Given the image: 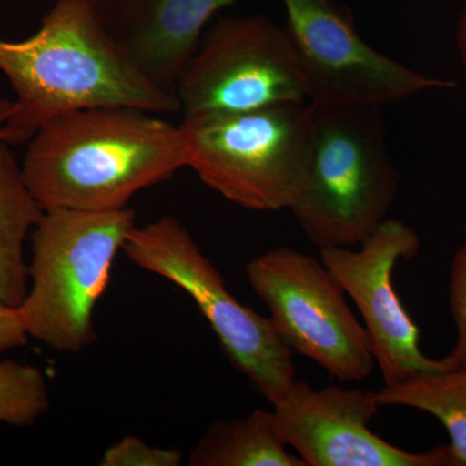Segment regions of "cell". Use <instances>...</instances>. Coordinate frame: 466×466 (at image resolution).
I'll return each instance as SVG.
<instances>
[{
  "label": "cell",
  "mask_w": 466,
  "mask_h": 466,
  "mask_svg": "<svg viewBox=\"0 0 466 466\" xmlns=\"http://www.w3.org/2000/svg\"><path fill=\"white\" fill-rule=\"evenodd\" d=\"M0 73L15 94L2 143H27L43 125L78 110L127 106L170 115L177 95L162 90L110 36L95 0H56L23 41L0 38Z\"/></svg>",
  "instance_id": "6da1fadb"
},
{
  "label": "cell",
  "mask_w": 466,
  "mask_h": 466,
  "mask_svg": "<svg viewBox=\"0 0 466 466\" xmlns=\"http://www.w3.org/2000/svg\"><path fill=\"white\" fill-rule=\"evenodd\" d=\"M186 167L182 130L157 113L106 106L43 125L21 170L43 210L112 211Z\"/></svg>",
  "instance_id": "7a4b0ae2"
},
{
  "label": "cell",
  "mask_w": 466,
  "mask_h": 466,
  "mask_svg": "<svg viewBox=\"0 0 466 466\" xmlns=\"http://www.w3.org/2000/svg\"><path fill=\"white\" fill-rule=\"evenodd\" d=\"M309 106L308 167L289 210L319 250L358 247L385 222L400 186L383 108Z\"/></svg>",
  "instance_id": "3957f363"
},
{
  "label": "cell",
  "mask_w": 466,
  "mask_h": 466,
  "mask_svg": "<svg viewBox=\"0 0 466 466\" xmlns=\"http://www.w3.org/2000/svg\"><path fill=\"white\" fill-rule=\"evenodd\" d=\"M135 226L130 208L45 210L32 231V285L18 308L29 337L73 354L96 341L95 308Z\"/></svg>",
  "instance_id": "277c9868"
},
{
  "label": "cell",
  "mask_w": 466,
  "mask_h": 466,
  "mask_svg": "<svg viewBox=\"0 0 466 466\" xmlns=\"http://www.w3.org/2000/svg\"><path fill=\"white\" fill-rule=\"evenodd\" d=\"M186 167L226 200L253 211L289 208L308 167L309 104L183 118Z\"/></svg>",
  "instance_id": "5b68a950"
},
{
  "label": "cell",
  "mask_w": 466,
  "mask_h": 466,
  "mask_svg": "<svg viewBox=\"0 0 466 466\" xmlns=\"http://www.w3.org/2000/svg\"><path fill=\"white\" fill-rule=\"evenodd\" d=\"M122 250L134 265L167 279L195 300L227 358L258 394L271 404L283 397L296 381L293 351L269 318L229 293L223 276L179 220L164 217L135 226Z\"/></svg>",
  "instance_id": "8992f818"
},
{
  "label": "cell",
  "mask_w": 466,
  "mask_h": 466,
  "mask_svg": "<svg viewBox=\"0 0 466 466\" xmlns=\"http://www.w3.org/2000/svg\"><path fill=\"white\" fill-rule=\"evenodd\" d=\"M248 280L269 309L281 341L311 359L339 382H360L376 360L346 293L323 260L290 248H275L247 263Z\"/></svg>",
  "instance_id": "52a82bcc"
},
{
  "label": "cell",
  "mask_w": 466,
  "mask_h": 466,
  "mask_svg": "<svg viewBox=\"0 0 466 466\" xmlns=\"http://www.w3.org/2000/svg\"><path fill=\"white\" fill-rule=\"evenodd\" d=\"M183 118L306 104L284 27L262 15L220 17L205 30L175 90Z\"/></svg>",
  "instance_id": "ba28073f"
},
{
  "label": "cell",
  "mask_w": 466,
  "mask_h": 466,
  "mask_svg": "<svg viewBox=\"0 0 466 466\" xmlns=\"http://www.w3.org/2000/svg\"><path fill=\"white\" fill-rule=\"evenodd\" d=\"M285 32L311 103L385 108L417 95L455 88V82L410 69L359 35L339 0H281Z\"/></svg>",
  "instance_id": "9c48e42d"
},
{
  "label": "cell",
  "mask_w": 466,
  "mask_h": 466,
  "mask_svg": "<svg viewBox=\"0 0 466 466\" xmlns=\"http://www.w3.org/2000/svg\"><path fill=\"white\" fill-rule=\"evenodd\" d=\"M421 241L400 220L386 219L361 249L329 248L320 259L354 300L364 320L383 383L395 385L417 373L452 370L449 358L435 360L420 349L419 328L395 290L392 274L400 260L413 258Z\"/></svg>",
  "instance_id": "30bf717a"
},
{
  "label": "cell",
  "mask_w": 466,
  "mask_h": 466,
  "mask_svg": "<svg viewBox=\"0 0 466 466\" xmlns=\"http://www.w3.org/2000/svg\"><path fill=\"white\" fill-rule=\"evenodd\" d=\"M272 407L281 440L306 466H460L449 444L415 453L377 437L368 426L381 408L375 391L296 380Z\"/></svg>",
  "instance_id": "8fae6325"
},
{
  "label": "cell",
  "mask_w": 466,
  "mask_h": 466,
  "mask_svg": "<svg viewBox=\"0 0 466 466\" xmlns=\"http://www.w3.org/2000/svg\"><path fill=\"white\" fill-rule=\"evenodd\" d=\"M236 0H95L106 29L137 67L175 95L184 66L220 9Z\"/></svg>",
  "instance_id": "7c38bea8"
},
{
  "label": "cell",
  "mask_w": 466,
  "mask_h": 466,
  "mask_svg": "<svg viewBox=\"0 0 466 466\" xmlns=\"http://www.w3.org/2000/svg\"><path fill=\"white\" fill-rule=\"evenodd\" d=\"M43 210L8 144L0 143V303L20 308L29 289L24 245Z\"/></svg>",
  "instance_id": "4fadbf2b"
},
{
  "label": "cell",
  "mask_w": 466,
  "mask_h": 466,
  "mask_svg": "<svg viewBox=\"0 0 466 466\" xmlns=\"http://www.w3.org/2000/svg\"><path fill=\"white\" fill-rule=\"evenodd\" d=\"M272 410H256L240 419L218 420L193 447L189 466H306L288 452Z\"/></svg>",
  "instance_id": "5bb4252c"
},
{
  "label": "cell",
  "mask_w": 466,
  "mask_h": 466,
  "mask_svg": "<svg viewBox=\"0 0 466 466\" xmlns=\"http://www.w3.org/2000/svg\"><path fill=\"white\" fill-rule=\"evenodd\" d=\"M381 407L401 406L431 413L450 435L451 451L460 466H466V370L417 373L395 385L375 391Z\"/></svg>",
  "instance_id": "9a60e30c"
},
{
  "label": "cell",
  "mask_w": 466,
  "mask_h": 466,
  "mask_svg": "<svg viewBox=\"0 0 466 466\" xmlns=\"http://www.w3.org/2000/svg\"><path fill=\"white\" fill-rule=\"evenodd\" d=\"M47 380L41 368L0 361V422L27 428L50 410Z\"/></svg>",
  "instance_id": "2e32d148"
},
{
  "label": "cell",
  "mask_w": 466,
  "mask_h": 466,
  "mask_svg": "<svg viewBox=\"0 0 466 466\" xmlns=\"http://www.w3.org/2000/svg\"><path fill=\"white\" fill-rule=\"evenodd\" d=\"M183 453L179 450L153 447L146 441L127 435L106 450L101 466H179Z\"/></svg>",
  "instance_id": "e0dca14e"
},
{
  "label": "cell",
  "mask_w": 466,
  "mask_h": 466,
  "mask_svg": "<svg viewBox=\"0 0 466 466\" xmlns=\"http://www.w3.org/2000/svg\"><path fill=\"white\" fill-rule=\"evenodd\" d=\"M450 302L458 339L447 358L453 368L466 370V242L456 251L451 266Z\"/></svg>",
  "instance_id": "ac0fdd59"
},
{
  "label": "cell",
  "mask_w": 466,
  "mask_h": 466,
  "mask_svg": "<svg viewBox=\"0 0 466 466\" xmlns=\"http://www.w3.org/2000/svg\"><path fill=\"white\" fill-rule=\"evenodd\" d=\"M29 342V334L18 308L0 303V354L21 349Z\"/></svg>",
  "instance_id": "d6986e66"
},
{
  "label": "cell",
  "mask_w": 466,
  "mask_h": 466,
  "mask_svg": "<svg viewBox=\"0 0 466 466\" xmlns=\"http://www.w3.org/2000/svg\"><path fill=\"white\" fill-rule=\"evenodd\" d=\"M453 38H455V48L458 52L460 66H461L466 78V7L462 9L458 21H456Z\"/></svg>",
  "instance_id": "ffe728a7"
},
{
  "label": "cell",
  "mask_w": 466,
  "mask_h": 466,
  "mask_svg": "<svg viewBox=\"0 0 466 466\" xmlns=\"http://www.w3.org/2000/svg\"><path fill=\"white\" fill-rule=\"evenodd\" d=\"M15 110V100H8L0 96V143H2V133L8 119L11 118Z\"/></svg>",
  "instance_id": "44dd1931"
},
{
  "label": "cell",
  "mask_w": 466,
  "mask_h": 466,
  "mask_svg": "<svg viewBox=\"0 0 466 466\" xmlns=\"http://www.w3.org/2000/svg\"><path fill=\"white\" fill-rule=\"evenodd\" d=\"M465 235H466V226H465Z\"/></svg>",
  "instance_id": "7402d4cb"
}]
</instances>
